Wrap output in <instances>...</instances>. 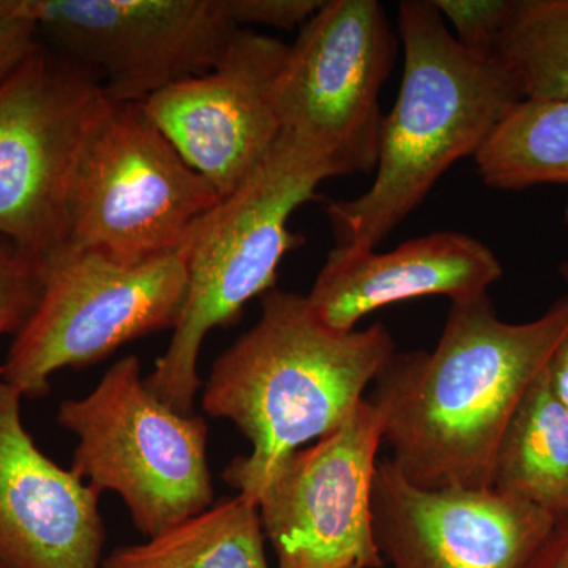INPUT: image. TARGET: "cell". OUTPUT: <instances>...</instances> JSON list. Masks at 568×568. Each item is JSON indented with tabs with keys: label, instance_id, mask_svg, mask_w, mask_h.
Here are the masks:
<instances>
[{
	"label": "cell",
	"instance_id": "44dd1931",
	"mask_svg": "<svg viewBox=\"0 0 568 568\" xmlns=\"http://www.w3.org/2000/svg\"><path fill=\"white\" fill-rule=\"evenodd\" d=\"M450 22L454 37L466 50L497 54V43L510 21L515 0H433Z\"/></svg>",
	"mask_w": 568,
	"mask_h": 568
},
{
	"label": "cell",
	"instance_id": "cb8c5ba5",
	"mask_svg": "<svg viewBox=\"0 0 568 568\" xmlns=\"http://www.w3.org/2000/svg\"><path fill=\"white\" fill-rule=\"evenodd\" d=\"M526 568H568V511L555 518Z\"/></svg>",
	"mask_w": 568,
	"mask_h": 568
},
{
	"label": "cell",
	"instance_id": "9a60e30c",
	"mask_svg": "<svg viewBox=\"0 0 568 568\" xmlns=\"http://www.w3.org/2000/svg\"><path fill=\"white\" fill-rule=\"evenodd\" d=\"M503 275V265L484 242L439 231L387 253L335 245L306 301L328 328L353 332L362 317L396 302L429 295L474 301Z\"/></svg>",
	"mask_w": 568,
	"mask_h": 568
},
{
	"label": "cell",
	"instance_id": "9c48e42d",
	"mask_svg": "<svg viewBox=\"0 0 568 568\" xmlns=\"http://www.w3.org/2000/svg\"><path fill=\"white\" fill-rule=\"evenodd\" d=\"M110 102L95 74L43 41L0 85V237L41 265L65 248L74 164Z\"/></svg>",
	"mask_w": 568,
	"mask_h": 568
},
{
	"label": "cell",
	"instance_id": "7402d4cb",
	"mask_svg": "<svg viewBox=\"0 0 568 568\" xmlns=\"http://www.w3.org/2000/svg\"><path fill=\"white\" fill-rule=\"evenodd\" d=\"M323 3L324 0H227L239 29L263 26L283 31L302 28Z\"/></svg>",
	"mask_w": 568,
	"mask_h": 568
},
{
	"label": "cell",
	"instance_id": "6da1fadb",
	"mask_svg": "<svg viewBox=\"0 0 568 568\" xmlns=\"http://www.w3.org/2000/svg\"><path fill=\"white\" fill-rule=\"evenodd\" d=\"M568 334V294L529 323H504L488 294L452 302L432 353H395L368 402L395 469L424 489L493 487L500 439Z\"/></svg>",
	"mask_w": 568,
	"mask_h": 568
},
{
	"label": "cell",
	"instance_id": "7c38bea8",
	"mask_svg": "<svg viewBox=\"0 0 568 568\" xmlns=\"http://www.w3.org/2000/svg\"><path fill=\"white\" fill-rule=\"evenodd\" d=\"M287 51L283 40L239 29L211 71L175 82L141 104L222 200L282 138L275 93Z\"/></svg>",
	"mask_w": 568,
	"mask_h": 568
},
{
	"label": "cell",
	"instance_id": "30bf717a",
	"mask_svg": "<svg viewBox=\"0 0 568 568\" xmlns=\"http://www.w3.org/2000/svg\"><path fill=\"white\" fill-rule=\"evenodd\" d=\"M398 37L376 0H324L290 44L276 82L283 132L321 145L342 174L376 170L381 91Z\"/></svg>",
	"mask_w": 568,
	"mask_h": 568
},
{
	"label": "cell",
	"instance_id": "7a4b0ae2",
	"mask_svg": "<svg viewBox=\"0 0 568 568\" xmlns=\"http://www.w3.org/2000/svg\"><path fill=\"white\" fill-rule=\"evenodd\" d=\"M395 353L386 325L332 331L306 295L265 293L257 323L216 358L204 384L205 413L233 422L252 444L223 480L248 495L280 459L334 432Z\"/></svg>",
	"mask_w": 568,
	"mask_h": 568
},
{
	"label": "cell",
	"instance_id": "ac0fdd59",
	"mask_svg": "<svg viewBox=\"0 0 568 568\" xmlns=\"http://www.w3.org/2000/svg\"><path fill=\"white\" fill-rule=\"evenodd\" d=\"M474 162L491 189L568 185V102L523 99L489 134Z\"/></svg>",
	"mask_w": 568,
	"mask_h": 568
},
{
	"label": "cell",
	"instance_id": "8fae6325",
	"mask_svg": "<svg viewBox=\"0 0 568 568\" xmlns=\"http://www.w3.org/2000/svg\"><path fill=\"white\" fill-rule=\"evenodd\" d=\"M383 424L364 399L313 447L287 455L248 493L278 568H383L372 493ZM244 495V493H242Z\"/></svg>",
	"mask_w": 568,
	"mask_h": 568
},
{
	"label": "cell",
	"instance_id": "52a82bcc",
	"mask_svg": "<svg viewBox=\"0 0 568 568\" xmlns=\"http://www.w3.org/2000/svg\"><path fill=\"white\" fill-rule=\"evenodd\" d=\"M186 284L179 250L126 265L91 250L62 248L43 265L39 302L0 373L22 396L47 395L59 369L97 364L133 339L174 328Z\"/></svg>",
	"mask_w": 568,
	"mask_h": 568
},
{
	"label": "cell",
	"instance_id": "83f0119b",
	"mask_svg": "<svg viewBox=\"0 0 568 568\" xmlns=\"http://www.w3.org/2000/svg\"><path fill=\"white\" fill-rule=\"evenodd\" d=\"M349 568H361V567H349Z\"/></svg>",
	"mask_w": 568,
	"mask_h": 568
},
{
	"label": "cell",
	"instance_id": "f1b7e54d",
	"mask_svg": "<svg viewBox=\"0 0 568 568\" xmlns=\"http://www.w3.org/2000/svg\"><path fill=\"white\" fill-rule=\"evenodd\" d=\"M0 568H3L2 566H0Z\"/></svg>",
	"mask_w": 568,
	"mask_h": 568
},
{
	"label": "cell",
	"instance_id": "4fadbf2b",
	"mask_svg": "<svg viewBox=\"0 0 568 568\" xmlns=\"http://www.w3.org/2000/svg\"><path fill=\"white\" fill-rule=\"evenodd\" d=\"M373 530L394 568H526L555 518L496 488L424 489L377 459Z\"/></svg>",
	"mask_w": 568,
	"mask_h": 568
},
{
	"label": "cell",
	"instance_id": "4316f807",
	"mask_svg": "<svg viewBox=\"0 0 568 568\" xmlns=\"http://www.w3.org/2000/svg\"><path fill=\"white\" fill-rule=\"evenodd\" d=\"M564 219H566V223H567V226H568V203L566 205V211H564Z\"/></svg>",
	"mask_w": 568,
	"mask_h": 568
},
{
	"label": "cell",
	"instance_id": "484cf974",
	"mask_svg": "<svg viewBox=\"0 0 568 568\" xmlns=\"http://www.w3.org/2000/svg\"><path fill=\"white\" fill-rule=\"evenodd\" d=\"M560 275H562L564 278H566L568 282V260L566 261V263L560 265Z\"/></svg>",
	"mask_w": 568,
	"mask_h": 568
},
{
	"label": "cell",
	"instance_id": "277c9868",
	"mask_svg": "<svg viewBox=\"0 0 568 568\" xmlns=\"http://www.w3.org/2000/svg\"><path fill=\"white\" fill-rule=\"evenodd\" d=\"M336 175L338 164L321 145L283 132L253 174L190 227L179 246L189 276L185 304L166 353L145 376L166 405L194 414L205 336L234 324L252 298L276 287L283 257L305 242L290 230L291 215Z\"/></svg>",
	"mask_w": 568,
	"mask_h": 568
},
{
	"label": "cell",
	"instance_id": "e0dca14e",
	"mask_svg": "<svg viewBox=\"0 0 568 568\" xmlns=\"http://www.w3.org/2000/svg\"><path fill=\"white\" fill-rule=\"evenodd\" d=\"M260 508L239 493L144 544L119 547L103 568H268Z\"/></svg>",
	"mask_w": 568,
	"mask_h": 568
},
{
	"label": "cell",
	"instance_id": "ba28073f",
	"mask_svg": "<svg viewBox=\"0 0 568 568\" xmlns=\"http://www.w3.org/2000/svg\"><path fill=\"white\" fill-rule=\"evenodd\" d=\"M0 18L33 22L111 102L133 104L211 71L239 31L227 0H0Z\"/></svg>",
	"mask_w": 568,
	"mask_h": 568
},
{
	"label": "cell",
	"instance_id": "3957f363",
	"mask_svg": "<svg viewBox=\"0 0 568 568\" xmlns=\"http://www.w3.org/2000/svg\"><path fill=\"white\" fill-rule=\"evenodd\" d=\"M398 37L405 69L395 106L384 115L375 181L361 196L325 209L339 246L376 248L386 241L525 99L499 54L466 50L433 0L399 3Z\"/></svg>",
	"mask_w": 568,
	"mask_h": 568
},
{
	"label": "cell",
	"instance_id": "5bb4252c",
	"mask_svg": "<svg viewBox=\"0 0 568 568\" xmlns=\"http://www.w3.org/2000/svg\"><path fill=\"white\" fill-rule=\"evenodd\" d=\"M0 373V566L103 568L100 493L37 446Z\"/></svg>",
	"mask_w": 568,
	"mask_h": 568
},
{
	"label": "cell",
	"instance_id": "603a6c76",
	"mask_svg": "<svg viewBox=\"0 0 568 568\" xmlns=\"http://www.w3.org/2000/svg\"><path fill=\"white\" fill-rule=\"evenodd\" d=\"M40 44L39 28L33 22L0 18V85Z\"/></svg>",
	"mask_w": 568,
	"mask_h": 568
},
{
	"label": "cell",
	"instance_id": "2e32d148",
	"mask_svg": "<svg viewBox=\"0 0 568 568\" xmlns=\"http://www.w3.org/2000/svg\"><path fill=\"white\" fill-rule=\"evenodd\" d=\"M493 488L552 518L568 511V410L541 372L508 422L497 448Z\"/></svg>",
	"mask_w": 568,
	"mask_h": 568
},
{
	"label": "cell",
	"instance_id": "5b68a950",
	"mask_svg": "<svg viewBox=\"0 0 568 568\" xmlns=\"http://www.w3.org/2000/svg\"><path fill=\"white\" fill-rule=\"evenodd\" d=\"M78 437L70 470L102 495L122 497L134 528L160 536L215 503L204 417L153 394L136 355L111 366L91 394L59 405Z\"/></svg>",
	"mask_w": 568,
	"mask_h": 568
},
{
	"label": "cell",
	"instance_id": "8992f818",
	"mask_svg": "<svg viewBox=\"0 0 568 568\" xmlns=\"http://www.w3.org/2000/svg\"><path fill=\"white\" fill-rule=\"evenodd\" d=\"M220 201L141 104L110 102L74 164L65 248L149 263L178 252L193 223Z\"/></svg>",
	"mask_w": 568,
	"mask_h": 568
},
{
	"label": "cell",
	"instance_id": "d4e9b609",
	"mask_svg": "<svg viewBox=\"0 0 568 568\" xmlns=\"http://www.w3.org/2000/svg\"><path fill=\"white\" fill-rule=\"evenodd\" d=\"M549 387L559 399L560 405L568 410V334L549 358L547 368Z\"/></svg>",
	"mask_w": 568,
	"mask_h": 568
},
{
	"label": "cell",
	"instance_id": "ffe728a7",
	"mask_svg": "<svg viewBox=\"0 0 568 568\" xmlns=\"http://www.w3.org/2000/svg\"><path fill=\"white\" fill-rule=\"evenodd\" d=\"M41 282L40 261L0 237V336L20 331L39 302Z\"/></svg>",
	"mask_w": 568,
	"mask_h": 568
},
{
	"label": "cell",
	"instance_id": "d6986e66",
	"mask_svg": "<svg viewBox=\"0 0 568 568\" xmlns=\"http://www.w3.org/2000/svg\"><path fill=\"white\" fill-rule=\"evenodd\" d=\"M497 54L525 99L568 102V0H515Z\"/></svg>",
	"mask_w": 568,
	"mask_h": 568
}]
</instances>
